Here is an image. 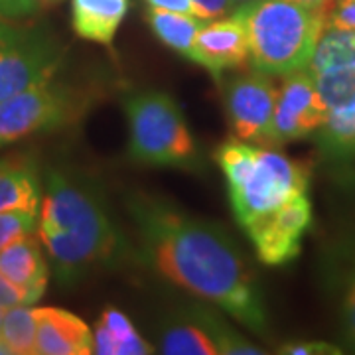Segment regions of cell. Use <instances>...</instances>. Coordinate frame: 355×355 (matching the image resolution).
Instances as JSON below:
<instances>
[{"label":"cell","mask_w":355,"mask_h":355,"mask_svg":"<svg viewBox=\"0 0 355 355\" xmlns=\"http://www.w3.org/2000/svg\"><path fill=\"white\" fill-rule=\"evenodd\" d=\"M38 166L28 156H10L0 160V211L28 209L40 211Z\"/></svg>","instance_id":"cell-14"},{"label":"cell","mask_w":355,"mask_h":355,"mask_svg":"<svg viewBox=\"0 0 355 355\" xmlns=\"http://www.w3.org/2000/svg\"><path fill=\"white\" fill-rule=\"evenodd\" d=\"M0 272L38 302L48 288L50 266L42 251L40 237L28 235L0 251Z\"/></svg>","instance_id":"cell-13"},{"label":"cell","mask_w":355,"mask_h":355,"mask_svg":"<svg viewBox=\"0 0 355 355\" xmlns=\"http://www.w3.org/2000/svg\"><path fill=\"white\" fill-rule=\"evenodd\" d=\"M235 14L247 28L254 71L266 76L284 77L308 67L328 26L322 14L291 0H259Z\"/></svg>","instance_id":"cell-4"},{"label":"cell","mask_w":355,"mask_h":355,"mask_svg":"<svg viewBox=\"0 0 355 355\" xmlns=\"http://www.w3.org/2000/svg\"><path fill=\"white\" fill-rule=\"evenodd\" d=\"M62 55L64 48L48 34L0 22V101L53 79Z\"/></svg>","instance_id":"cell-7"},{"label":"cell","mask_w":355,"mask_h":355,"mask_svg":"<svg viewBox=\"0 0 355 355\" xmlns=\"http://www.w3.org/2000/svg\"><path fill=\"white\" fill-rule=\"evenodd\" d=\"M279 89L272 121L266 132L268 144L304 139L324 125L328 109L316 87V77L304 67L284 76Z\"/></svg>","instance_id":"cell-8"},{"label":"cell","mask_w":355,"mask_h":355,"mask_svg":"<svg viewBox=\"0 0 355 355\" xmlns=\"http://www.w3.org/2000/svg\"><path fill=\"white\" fill-rule=\"evenodd\" d=\"M312 223V205L306 193H298L275 211L247 225L261 263L282 266L300 253V241Z\"/></svg>","instance_id":"cell-9"},{"label":"cell","mask_w":355,"mask_h":355,"mask_svg":"<svg viewBox=\"0 0 355 355\" xmlns=\"http://www.w3.org/2000/svg\"><path fill=\"white\" fill-rule=\"evenodd\" d=\"M2 318H4V310L0 308V330H2Z\"/></svg>","instance_id":"cell-35"},{"label":"cell","mask_w":355,"mask_h":355,"mask_svg":"<svg viewBox=\"0 0 355 355\" xmlns=\"http://www.w3.org/2000/svg\"><path fill=\"white\" fill-rule=\"evenodd\" d=\"M20 304H32L30 296L22 288H18L16 284H12L10 280L0 272V308L2 310H8L12 306Z\"/></svg>","instance_id":"cell-29"},{"label":"cell","mask_w":355,"mask_h":355,"mask_svg":"<svg viewBox=\"0 0 355 355\" xmlns=\"http://www.w3.org/2000/svg\"><path fill=\"white\" fill-rule=\"evenodd\" d=\"M343 322H345V330L349 340L355 343V275L347 292H345V298H343Z\"/></svg>","instance_id":"cell-30"},{"label":"cell","mask_w":355,"mask_h":355,"mask_svg":"<svg viewBox=\"0 0 355 355\" xmlns=\"http://www.w3.org/2000/svg\"><path fill=\"white\" fill-rule=\"evenodd\" d=\"M0 338L12 355H36V318L28 304L4 310Z\"/></svg>","instance_id":"cell-19"},{"label":"cell","mask_w":355,"mask_h":355,"mask_svg":"<svg viewBox=\"0 0 355 355\" xmlns=\"http://www.w3.org/2000/svg\"><path fill=\"white\" fill-rule=\"evenodd\" d=\"M83 111V97L64 83L50 79L32 85L0 101V148L36 132L71 125Z\"/></svg>","instance_id":"cell-6"},{"label":"cell","mask_w":355,"mask_h":355,"mask_svg":"<svg viewBox=\"0 0 355 355\" xmlns=\"http://www.w3.org/2000/svg\"><path fill=\"white\" fill-rule=\"evenodd\" d=\"M279 89L270 76L254 71L229 79L225 83V109L239 140L266 142Z\"/></svg>","instance_id":"cell-10"},{"label":"cell","mask_w":355,"mask_h":355,"mask_svg":"<svg viewBox=\"0 0 355 355\" xmlns=\"http://www.w3.org/2000/svg\"><path fill=\"white\" fill-rule=\"evenodd\" d=\"M320 130V142L336 156L355 153V107L343 111H328Z\"/></svg>","instance_id":"cell-23"},{"label":"cell","mask_w":355,"mask_h":355,"mask_svg":"<svg viewBox=\"0 0 355 355\" xmlns=\"http://www.w3.org/2000/svg\"><path fill=\"white\" fill-rule=\"evenodd\" d=\"M130 0H71V26L79 38L111 46Z\"/></svg>","instance_id":"cell-15"},{"label":"cell","mask_w":355,"mask_h":355,"mask_svg":"<svg viewBox=\"0 0 355 355\" xmlns=\"http://www.w3.org/2000/svg\"><path fill=\"white\" fill-rule=\"evenodd\" d=\"M253 2H259V0H229V4H231V14L235 12V10H239V8H243V6L253 4Z\"/></svg>","instance_id":"cell-33"},{"label":"cell","mask_w":355,"mask_h":355,"mask_svg":"<svg viewBox=\"0 0 355 355\" xmlns=\"http://www.w3.org/2000/svg\"><path fill=\"white\" fill-rule=\"evenodd\" d=\"M191 320H196L203 330L211 336V340L216 342L219 354L225 355H259L263 354V349H259L257 345L247 342L239 331L229 328L227 324L216 316L214 312L205 310V308H193L190 312Z\"/></svg>","instance_id":"cell-21"},{"label":"cell","mask_w":355,"mask_h":355,"mask_svg":"<svg viewBox=\"0 0 355 355\" xmlns=\"http://www.w3.org/2000/svg\"><path fill=\"white\" fill-rule=\"evenodd\" d=\"M38 237L60 282L73 284L123 253V239L97 191L51 170L38 211Z\"/></svg>","instance_id":"cell-2"},{"label":"cell","mask_w":355,"mask_h":355,"mask_svg":"<svg viewBox=\"0 0 355 355\" xmlns=\"http://www.w3.org/2000/svg\"><path fill=\"white\" fill-rule=\"evenodd\" d=\"M34 12H38L34 0H0V20H22Z\"/></svg>","instance_id":"cell-28"},{"label":"cell","mask_w":355,"mask_h":355,"mask_svg":"<svg viewBox=\"0 0 355 355\" xmlns=\"http://www.w3.org/2000/svg\"><path fill=\"white\" fill-rule=\"evenodd\" d=\"M190 60L216 79H221L223 71L243 67L249 60V36L241 16L233 12L205 22L193 40Z\"/></svg>","instance_id":"cell-11"},{"label":"cell","mask_w":355,"mask_h":355,"mask_svg":"<svg viewBox=\"0 0 355 355\" xmlns=\"http://www.w3.org/2000/svg\"><path fill=\"white\" fill-rule=\"evenodd\" d=\"M328 26L342 30H355V0H336L328 16Z\"/></svg>","instance_id":"cell-25"},{"label":"cell","mask_w":355,"mask_h":355,"mask_svg":"<svg viewBox=\"0 0 355 355\" xmlns=\"http://www.w3.org/2000/svg\"><path fill=\"white\" fill-rule=\"evenodd\" d=\"M178 322L174 326L166 328L160 342V352L166 355H217L216 342L202 326L191 320Z\"/></svg>","instance_id":"cell-18"},{"label":"cell","mask_w":355,"mask_h":355,"mask_svg":"<svg viewBox=\"0 0 355 355\" xmlns=\"http://www.w3.org/2000/svg\"><path fill=\"white\" fill-rule=\"evenodd\" d=\"M146 4L150 8H162V10H172V12L190 14V16H196V18L203 20V22H209L207 14L203 12L193 0H146Z\"/></svg>","instance_id":"cell-27"},{"label":"cell","mask_w":355,"mask_h":355,"mask_svg":"<svg viewBox=\"0 0 355 355\" xmlns=\"http://www.w3.org/2000/svg\"><path fill=\"white\" fill-rule=\"evenodd\" d=\"M216 160L225 174L231 207L243 229L308 190V166L245 140L223 142Z\"/></svg>","instance_id":"cell-3"},{"label":"cell","mask_w":355,"mask_h":355,"mask_svg":"<svg viewBox=\"0 0 355 355\" xmlns=\"http://www.w3.org/2000/svg\"><path fill=\"white\" fill-rule=\"evenodd\" d=\"M280 354L288 355H340L342 349L326 342H300L286 343L279 349Z\"/></svg>","instance_id":"cell-26"},{"label":"cell","mask_w":355,"mask_h":355,"mask_svg":"<svg viewBox=\"0 0 355 355\" xmlns=\"http://www.w3.org/2000/svg\"><path fill=\"white\" fill-rule=\"evenodd\" d=\"M38 231V211L8 209L0 211V251L14 241Z\"/></svg>","instance_id":"cell-24"},{"label":"cell","mask_w":355,"mask_h":355,"mask_svg":"<svg viewBox=\"0 0 355 355\" xmlns=\"http://www.w3.org/2000/svg\"><path fill=\"white\" fill-rule=\"evenodd\" d=\"M146 20L156 38L188 60L191 55L193 40L198 36L200 28L205 24L203 20L190 14L172 12V10H162V8H150L146 14Z\"/></svg>","instance_id":"cell-16"},{"label":"cell","mask_w":355,"mask_h":355,"mask_svg":"<svg viewBox=\"0 0 355 355\" xmlns=\"http://www.w3.org/2000/svg\"><path fill=\"white\" fill-rule=\"evenodd\" d=\"M203 12L207 14L209 20H216V18H223L231 14V4L229 0H193Z\"/></svg>","instance_id":"cell-31"},{"label":"cell","mask_w":355,"mask_h":355,"mask_svg":"<svg viewBox=\"0 0 355 355\" xmlns=\"http://www.w3.org/2000/svg\"><path fill=\"white\" fill-rule=\"evenodd\" d=\"M36 2V6H38V10L42 8H50V6H55L58 2H62V0H34Z\"/></svg>","instance_id":"cell-34"},{"label":"cell","mask_w":355,"mask_h":355,"mask_svg":"<svg viewBox=\"0 0 355 355\" xmlns=\"http://www.w3.org/2000/svg\"><path fill=\"white\" fill-rule=\"evenodd\" d=\"M334 67H355V30L328 26L322 32L308 69L320 73Z\"/></svg>","instance_id":"cell-17"},{"label":"cell","mask_w":355,"mask_h":355,"mask_svg":"<svg viewBox=\"0 0 355 355\" xmlns=\"http://www.w3.org/2000/svg\"><path fill=\"white\" fill-rule=\"evenodd\" d=\"M128 207L139 227L140 251L160 277L266 334L261 292L225 229L150 196H135Z\"/></svg>","instance_id":"cell-1"},{"label":"cell","mask_w":355,"mask_h":355,"mask_svg":"<svg viewBox=\"0 0 355 355\" xmlns=\"http://www.w3.org/2000/svg\"><path fill=\"white\" fill-rule=\"evenodd\" d=\"M316 87L328 111L355 107V67H334L314 73Z\"/></svg>","instance_id":"cell-20"},{"label":"cell","mask_w":355,"mask_h":355,"mask_svg":"<svg viewBox=\"0 0 355 355\" xmlns=\"http://www.w3.org/2000/svg\"><path fill=\"white\" fill-rule=\"evenodd\" d=\"M128 156L132 162L158 168L193 170L198 148L178 101L164 91H142L125 99Z\"/></svg>","instance_id":"cell-5"},{"label":"cell","mask_w":355,"mask_h":355,"mask_svg":"<svg viewBox=\"0 0 355 355\" xmlns=\"http://www.w3.org/2000/svg\"><path fill=\"white\" fill-rule=\"evenodd\" d=\"M291 2H296V4H300V6H304V8H310V10H314V12L322 14V16L326 18V22H328V16H330L336 0H291Z\"/></svg>","instance_id":"cell-32"},{"label":"cell","mask_w":355,"mask_h":355,"mask_svg":"<svg viewBox=\"0 0 355 355\" xmlns=\"http://www.w3.org/2000/svg\"><path fill=\"white\" fill-rule=\"evenodd\" d=\"M36 355L93 354V331L76 314L64 308H34Z\"/></svg>","instance_id":"cell-12"},{"label":"cell","mask_w":355,"mask_h":355,"mask_svg":"<svg viewBox=\"0 0 355 355\" xmlns=\"http://www.w3.org/2000/svg\"><path fill=\"white\" fill-rule=\"evenodd\" d=\"M97 326H101L111 336L114 345V355H148L153 354V345L144 342L135 330L132 322L127 314H123L116 308H107L97 320Z\"/></svg>","instance_id":"cell-22"}]
</instances>
